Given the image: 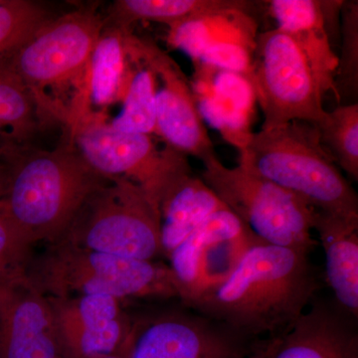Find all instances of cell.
<instances>
[{"instance_id": "4", "label": "cell", "mask_w": 358, "mask_h": 358, "mask_svg": "<svg viewBox=\"0 0 358 358\" xmlns=\"http://www.w3.org/2000/svg\"><path fill=\"white\" fill-rule=\"evenodd\" d=\"M26 272L50 298L106 294L124 299H179L173 272L159 261L136 260L91 251L65 242L27 259Z\"/></svg>"}, {"instance_id": "19", "label": "cell", "mask_w": 358, "mask_h": 358, "mask_svg": "<svg viewBox=\"0 0 358 358\" xmlns=\"http://www.w3.org/2000/svg\"><path fill=\"white\" fill-rule=\"evenodd\" d=\"M226 205L192 171L179 178L160 200L159 241L166 257Z\"/></svg>"}, {"instance_id": "21", "label": "cell", "mask_w": 358, "mask_h": 358, "mask_svg": "<svg viewBox=\"0 0 358 358\" xmlns=\"http://www.w3.org/2000/svg\"><path fill=\"white\" fill-rule=\"evenodd\" d=\"M124 33L110 27L103 31L90 61L87 76V99L99 107H106L124 96L129 77L127 72Z\"/></svg>"}, {"instance_id": "1", "label": "cell", "mask_w": 358, "mask_h": 358, "mask_svg": "<svg viewBox=\"0 0 358 358\" xmlns=\"http://www.w3.org/2000/svg\"><path fill=\"white\" fill-rule=\"evenodd\" d=\"M319 287L308 254L259 241L223 282L187 307L248 341L267 339L300 319Z\"/></svg>"}, {"instance_id": "8", "label": "cell", "mask_w": 358, "mask_h": 358, "mask_svg": "<svg viewBox=\"0 0 358 358\" xmlns=\"http://www.w3.org/2000/svg\"><path fill=\"white\" fill-rule=\"evenodd\" d=\"M71 141L96 171L106 178L127 179L159 207L167 190L192 173L187 157L173 148H160L152 136L115 131L88 113L71 122Z\"/></svg>"}, {"instance_id": "7", "label": "cell", "mask_w": 358, "mask_h": 358, "mask_svg": "<svg viewBox=\"0 0 358 358\" xmlns=\"http://www.w3.org/2000/svg\"><path fill=\"white\" fill-rule=\"evenodd\" d=\"M106 20L93 9L83 8L50 20L6 56L44 109L47 90L75 86L82 101L87 100V76L96 45Z\"/></svg>"}, {"instance_id": "29", "label": "cell", "mask_w": 358, "mask_h": 358, "mask_svg": "<svg viewBox=\"0 0 358 358\" xmlns=\"http://www.w3.org/2000/svg\"><path fill=\"white\" fill-rule=\"evenodd\" d=\"M124 345H126V343H124ZM101 358H128L127 357L126 346L124 345V348H122V350H119L117 352H115L113 353V355H107V357Z\"/></svg>"}, {"instance_id": "28", "label": "cell", "mask_w": 358, "mask_h": 358, "mask_svg": "<svg viewBox=\"0 0 358 358\" xmlns=\"http://www.w3.org/2000/svg\"><path fill=\"white\" fill-rule=\"evenodd\" d=\"M7 183V164L4 157H0V202L6 194Z\"/></svg>"}, {"instance_id": "13", "label": "cell", "mask_w": 358, "mask_h": 358, "mask_svg": "<svg viewBox=\"0 0 358 358\" xmlns=\"http://www.w3.org/2000/svg\"><path fill=\"white\" fill-rule=\"evenodd\" d=\"M250 11L226 8L169 26L167 44L209 68L229 71L248 82L257 23Z\"/></svg>"}, {"instance_id": "16", "label": "cell", "mask_w": 358, "mask_h": 358, "mask_svg": "<svg viewBox=\"0 0 358 358\" xmlns=\"http://www.w3.org/2000/svg\"><path fill=\"white\" fill-rule=\"evenodd\" d=\"M353 320L339 308L312 303L293 326L252 345L249 358H358Z\"/></svg>"}, {"instance_id": "17", "label": "cell", "mask_w": 358, "mask_h": 358, "mask_svg": "<svg viewBox=\"0 0 358 358\" xmlns=\"http://www.w3.org/2000/svg\"><path fill=\"white\" fill-rule=\"evenodd\" d=\"M268 13L289 35L310 63L322 93L334 92L338 56L331 48L320 0H271Z\"/></svg>"}, {"instance_id": "12", "label": "cell", "mask_w": 358, "mask_h": 358, "mask_svg": "<svg viewBox=\"0 0 358 358\" xmlns=\"http://www.w3.org/2000/svg\"><path fill=\"white\" fill-rule=\"evenodd\" d=\"M259 241L262 240L227 207L214 213L167 257L179 300L187 306L217 286Z\"/></svg>"}, {"instance_id": "2", "label": "cell", "mask_w": 358, "mask_h": 358, "mask_svg": "<svg viewBox=\"0 0 358 358\" xmlns=\"http://www.w3.org/2000/svg\"><path fill=\"white\" fill-rule=\"evenodd\" d=\"M4 159L2 207L31 246L58 242L87 200L110 179L90 166L71 138L52 150L16 148Z\"/></svg>"}, {"instance_id": "10", "label": "cell", "mask_w": 358, "mask_h": 358, "mask_svg": "<svg viewBox=\"0 0 358 358\" xmlns=\"http://www.w3.org/2000/svg\"><path fill=\"white\" fill-rule=\"evenodd\" d=\"M124 43L129 58L148 66L159 81L155 95V134L167 147L203 164L218 157L202 121L194 90L176 61L157 45L131 32L124 33Z\"/></svg>"}, {"instance_id": "14", "label": "cell", "mask_w": 358, "mask_h": 358, "mask_svg": "<svg viewBox=\"0 0 358 358\" xmlns=\"http://www.w3.org/2000/svg\"><path fill=\"white\" fill-rule=\"evenodd\" d=\"M24 264L0 275V358H62L50 301Z\"/></svg>"}, {"instance_id": "11", "label": "cell", "mask_w": 358, "mask_h": 358, "mask_svg": "<svg viewBox=\"0 0 358 358\" xmlns=\"http://www.w3.org/2000/svg\"><path fill=\"white\" fill-rule=\"evenodd\" d=\"M248 339L200 313L169 310L131 320L128 358H249Z\"/></svg>"}, {"instance_id": "5", "label": "cell", "mask_w": 358, "mask_h": 358, "mask_svg": "<svg viewBox=\"0 0 358 358\" xmlns=\"http://www.w3.org/2000/svg\"><path fill=\"white\" fill-rule=\"evenodd\" d=\"M58 242L124 258L155 261L162 255L159 207L131 181L110 178L87 200Z\"/></svg>"}, {"instance_id": "3", "label": "cell", "mask_w": 358, "mask_h": 358, "mask_svg": "<svg viewBox=\"0 0 358 358\" xmlns=\"http://www.w3.org/2000/svg\"><path fill=\"white\" fill-rule=\"evenodd\" d=\"M239 166L298 197L313 210L358 219V197L312 122L294 121L251 133L239 150Z\"/></svg>"}, {"instance_id": "20", "label": "cell", "mask_w": 358, "mask_h": 358, "mask_svg": "<svg viewBox=\"0 0 358 358\" xmlns=\"http://www.w3.org/2000/svg\"><path fill=\"white\" fill-rule=\"evenodd\" d=\"M41 110L6 56L0 57V155L23 148L38 127Z\"/></svg>"}, {"instance_id": "9", "label": "cell", "mask_w": 358, "mask_h": 358, "mask_svg": "<svg viewBox=\"0 0 358 358\" xmlns=\"http://www.w3.org/2000/svg\"><path fill=\"white\" fill-rule=\"evenodd\" d=\"M248 83L264 115L263 131L294 121L317 124L326 115L312 67L286 32L258 33Z\"/></svg>"}, {"instance_id": "24", "label": "cell", "mask_w": 358, "mask_h": 358, "mask_svg": "<svg viewBox=\"0 0 358 358\" xmlns=\"http://www.w3.org/2000/svg\"><path fill=\"white\" fill-rule=\"evenodd\" d=\"M320 143L355 181L358 180V103H345L327 112L317 124Z\"/></svg>"}, {"instance_id": "25", "label": "cell", "mask_w": 358, "mask_h": 358, "mask_svg": "<svg viewBox=\"0 0 358 358\" xmlns=\"http://www.w3.org/2000/svg\"><path fill=\"white\" fill-rule=\"evenodd\" d=\"M50 20L41 3L0 0V57L9 55Z\"/></svg>"}, {"instance_id": "15", "label": "cell", "mask_w": 358, "mask_h": 358, "mask_svg": "<svg viewBox=\"0 0 358 358\" xmlns=\"http://www.w3.org/2000/svg\"><path fill=\"white\" fill-rule=\"evenodd\" d=\"M62 358H101L124 348L131 320L122 300L106 294L50 298Z\"/></svg>"}, {"instance_id": "22", "label": "cell", "mask_w": 358, "mask_h": 358, "mask_svg": "<svg viewBox=\"0 0 358 358\" xmlns=\"http://www.w3.org/2000/svg\"><path fill=\"white\" fill-rule=\"evenodd\" d=\"M251 6L252 2L245 0H117L113 3L110 18L114 21L113 28L131 32L129 27L138 21L169 26L210 11L226 8L250 11Z\"/></svg>"}, {"instance_id": "18", "label": "cell", "mask_w": 358, "mask_h": 358, "mask_svg": "<svg viewBox=\"0 0 358 358\" xmlns=\"http://www.w3.org/2000/svg\"><path fill=\"white\" fill-rule=\"evenodd\" d=\"M313 229L326 253L327 280L339 308L357 319L358 219L315 211Z\"/></svg>"}, {"instance_id": "6", "label": "cell", "mask_w": 358, "mask_h": 358, "mask_svg": "<svg viewBox=\"0 0 358 358\" xmlns=\"http://www.w3.org/2000/svg\"><path fill=\"white\" fill-rule=\"evenodd\" d=\"M201 179L237 217L265 243L310 254L317 242L315 210L280 186L218 157L204 162Z\"/></svg>"}, {"instance_id": "23", "label": "cell", "mask_w": 358, "mask_h": 358, "mask_svg": "<svg viewBox=\"0 0 358 358\" xmlns=\"http://www.w3.org/2000/svg\"><path fill=\"white\" fill-rule=\"evenodd\" d=\"M131 60L136 63L138 69L129 77L122 112L109 126L121 133L152 136L157 131V77L148 66L134 59Z\"/></svg>"}, {"instance_id": "26", "label": "cell", "mask_w": 358, "mask_h": 358, "mask_svg": "<svg viewBox=\"0 0 358 358\" xmlns=\"http://www.w3.org/2000/svg\"><path fill=\"white\" fill-rule=\"evenodd\" d=\"M341 57L334 76L336 95L339 100L345 96L357 95L358 87V2L343 1L341 9Z\"/></svg>"}, {"instance_id": "27", "label": "cell", "mask_w": 358, "mask_h": 358, "mask_svg": "<svg viewBox=\"0 0 358 358\" xmlns=\"http://www.w3.org/2000/svg\"><path fill=\"white\" fill-rule=\"evenodd\" d=\"M31 248L0 202V275L24 264L29 258Z\"/></svg>"}]
</instances>
